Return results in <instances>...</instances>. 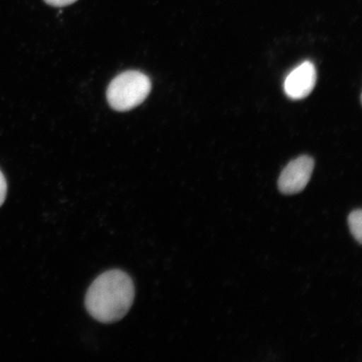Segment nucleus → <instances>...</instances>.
<instances>
[{
  "label": "nucleus",
  "instance_id": "1",
  "mask_svg": "<svg viewBox=\"0 0 362 362\" xmlns=\"http://www.w3.org/2000/svg\"><path fill=\"white\" fill-rule=\"evenodd\" d=\"M134 300L133 280L123 271L111 270L99 276L90 285L86 307L95 320L112 323L124 318Z\"/></svg>",
  "mask_w": 362,
  "mask_h": 362
},
{
  "label": "nucleus",
  "instance_id": "2",
  "mask_svg": "<svg viewBox=\"0 0 362 362\" xmlns=\"http://www.w3.org/2000/svg\"><path fill=\"white\" fill-rule=\"evenodd\" d=\"M151 90V81L138 71H127L111 81L107 90V102L113 110L126 112L141 104Z\"/></svg>",
  "mask_w": 362,
  "mask_h": 362
},
{
  "label": "nucleus",
  "instance_id": "3",
  "mask_svg": "<svg viewBox=\"0 0 362 362\" xmlns=\"http://www.w3.org/2000/svg\"><path fill=\"white\" fill-rule=\"evenodd\" d=\"M315 167L313 158L303 156L296 158L285 167L279 176L278 187L284 194L300 192L306 187Z\"/></svg>",
  "mask_w": 362,
  "mask_h": 362
},
{
  "label": "nucleus",
  "instance_id": "4",
  "mask_svg": "<svg viewBox=\"0 0 362 362\" xmlns=\"http://www.w3.org/2000/svg\"><path fill=\"white\" fill-rule=\"evenodd\" d=\"M316 79V69L313 63L303 62L294 68L285 79L284 92L294 100L305 98L313 90Z\"/></svg>",
  "mask_w": 362,
  "mask_h": 362
},
{
  "label": "nucleus",
  "instance_id": "5",
  "mask_svg": "<svg viewBox=\"0 0 362 362\" xmlns=\"http://www.w3.org/2000/svg\"><path fill=\"white\" fill-rule=\"evenodd\" d=\"M351 233L360 244L362 241V211L361 209L352 211L348 216Z\"/></svg>",
  "mask_w": 362,
  "mask_h": 362
},
{
  "label": "nucleus",
  "instance_id": "6",
  "mask_svg": "<svg viewBox=\"0 0 362 362\" xmlns=\"http://www.w3.org/2000/svg\"><path fill=\"white\" fill-rule=\"evenodd\" d=\"M7 194V183L6 180L4 178V175L2 171L0 170V206H1L6 201Z\"/></svg>",
  "mask_w": 362,
  "mask_h": 362
},
{
  "label": "nucleus",
  "instance_id": "7",
  "mask_svg": "<svg viewBox=\"0 0 362 362\" xmlns=\"http://www.w3.org/2000/svg\"><path fill=\"white\" fill-rule=\"evenodd\" d=\"M76 1V0H45V2L48 4L49 6L54 7H64L70 6V4H74Z\"/></svg>",
  "mask_w": 362,
  "mask_h": 362
}]
</instances>
